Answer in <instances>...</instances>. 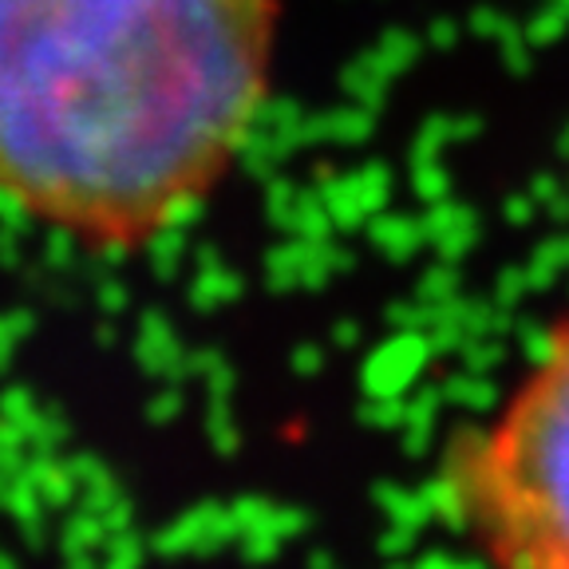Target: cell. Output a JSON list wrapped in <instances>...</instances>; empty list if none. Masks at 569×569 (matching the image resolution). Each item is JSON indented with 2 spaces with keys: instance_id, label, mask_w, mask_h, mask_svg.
Masks as SVG:
<instances>
[{
  "instance_id": "obj_1",
  "label": "cell",
  "mask_w": 569,
  "mask_h": 569,
  "mask_svg": "<svg viewBox=\"0 0 569 569\" xmlns=\"http://www.w3.org/2000/svg\"><path fill=\"white\" fill-rule=\"evenodd\" d=\"M277 0H0V198L103 249L187 218L273 71Z\"/></svg>"
},
{
  "instance_id": "obj_2",
  "label": "cell",
  "mask_w": 569,
  "mask_h": 569,
  "mask_svg": "<svg viewBox=\"0 0 569 569\" xmlns=\"http://www.w3.org/2000/svg\"><path fill=\"white\" fill-rule=\"evenodd\" d=\"M443 507L498 566L569 569V320L502 411L447 447Z\"/></svg>"
}]
</instances>
